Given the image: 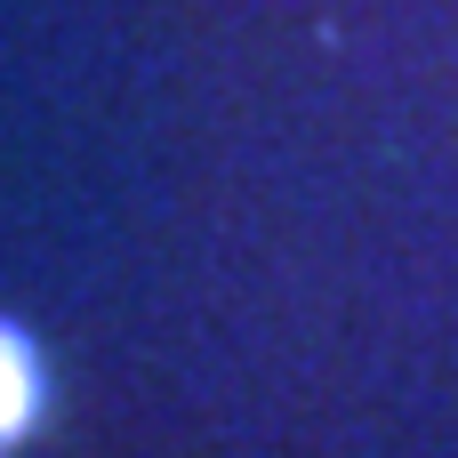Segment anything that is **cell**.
Masks as SVG:
<instances>
[{
  "label": "cell",
  "mask_w": 458,
  "mask_h": 458,
  "mask_svg": "<svg viewBox=\"0 0 458 458\" xmlns=\"http://www.w3.org/2000/svg\"><path fill=\"white\" fill-rule=\"evenodd\" d=\"M56 411V370L40 354V338L24 322L0 314V458H16Z\"/></svg>",
  "instance_id": "obj_1"
}]
</instances>
